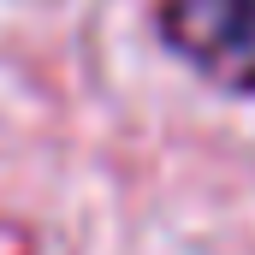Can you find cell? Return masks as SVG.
Instances as JSON below:
<instances>
[{
    "instance_id": "cell-2",
    "label": "cell",
    "mask_w": 255,
    "mask_h": 255,
    "mask_svg": "<svg viewBox=\"0 0 255 255\" xmlns=\"http://www.w3.org/2000/svg\"><path fill=\"white\" fill-rule=\"evenodd\" d=\"M0 255H36V226L0 214Z\"/></svg>"
},
{
    "instance_id": "cell-1",
    "label": "cell",
    "mask_w": 255,
    "mask_h": 255,
    "mask_svg": "<svg viewBox=\"0 0 255 255\" xmlns=\"http://www.w3.org/2000/svg\"><path fill=\"white\" fill-rule=\"evenodd\" d=\"M154 30L208 83L255 95V0H154Z\"/></svg>"
}]
</instances>
